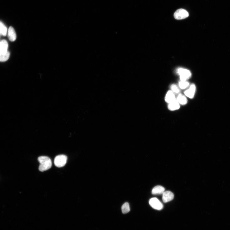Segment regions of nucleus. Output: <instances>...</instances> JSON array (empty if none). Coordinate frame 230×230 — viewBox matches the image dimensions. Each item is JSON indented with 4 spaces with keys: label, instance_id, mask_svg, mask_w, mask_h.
Returning <instances> with one entry per match:
<instances>
[{
    "label": "nucleus",
    "instance_id": "obj_2",
    "mask_svg": "<svg viewBox=\"0 0 230 230\" xmlns=\"http://www.w3.org/2000/svg\"><path fill=\"white\" fill-rule=\"evenodd\" d=\"M67 157L64 155H59L56 157L54 160L55 166L58 168L64 166L66 164Z\"/></svg>",
    "mask_w": 230,
    "mask_h": 230
},
{
    "label": "nucleus",
    "instance_id": "obj_17",
    "mask_svg": "<svg viewBox=\"0 0 230 230\" xmlns=\"http://www.w3.org/2000/svg\"><path fill=\"white\" fill-rule=\"evenodd\" d=\"M179 87L182 89H185L189 86V83L187 81H180L179 83Z\"/></svg>",
    "mask_w": 230,
    "mask_h": 230
},
{
    "label": "nucleus",
    "instance_id": "obj_13",
    "mask_svg": "<svg viewBox=\"0 0 230 230\" xmlns=\"http://www.w3.org/2000/svg\"><path fill=\"white\" fill-rule=\"evenodd\" d=\"M176 100L180 104L182 105H186L188 102L186 97L182 94H179L178 95Z\"/></svg>",
    "mask_w": 230,
    "mask_h": 230
},
{
    "label": "nucleus",
    "instance_id": "obj_3",
    "mask_svg": "<svg viewBox=\"0 0 230 230\" xmlns=\"http://www.w3.org/2000/svg\"><path fill=\"white\" fill-rule=\"evenodd\" d=\"M177 72L180 76V81H186L191 76V71L188 70L180 68L178 69Z\"/></svg>",
    "mask_w": 230,
    "mask_h": 230
},
{
    "label": "nucleus",
    "instance_id": "obj_9",
    "mask_svg": "<svg viewBox=\"0 0 230 230\" xmlns=\"http://www.w3.org/2000/svg\"><path fill=\"white\" fill-rule=\"evenodd\" d=\"M8 44L7 41L5 40L0 42V53H6L8 51Z\"/></svg>",
    "mask_w": 230,
    "mask_h": 230
},
{
    "label": "nucleus",
    "instance_id": "obj_14",
    "mask_svg": "<svg viewBox=\"0 0 230 230\" xmlns=\"http://www.w3.org/2000/svg\"><path fill=\"white\" fill-rule=\"evenodd\" d=\"M7 29L5 26L1 22H0V34L5 36L7 34Z\"/></svg>",
    "mask_w": 230,
    "mask_h": 230
},
{
    "label": "nucleus",
    "instance_id": "obj_18",
    "mask_svg": "<svg viewBox=\"0 0 230 230\" xmlns=\"http://www.w3.org/2000/svg\"><path fill=\"white\" fill-rule=\"evenodd\" d=\"M171 91L174 93L177 94L179 93L180 91V90L178 87L176 85L173 84L171 86Z\"/></svg>",
    "mask_w": 230,
    "mask_h": 230
},
{
    "label": "nucleus",
    "instance_id": "obj_6",
    "mask_svg": "<svg viewBox=\"0 0 230 230\" xmlns=\"http://www.w3.org/2000/svg\"><path fill=\"white\" fill-rule=\"evenodd\" d=\"M174 194L170 191H165L162 194V200L166 203L172 201L174 198Z\"/></svg>",
    "mask_w": 230,
    "mask_h": 230
},
{
    "label": "nucleus",
    "instance_id": "obj_5",
    "mask_svg": "<svg viewBox=\"0 0 230 230\" xmlns=\"http://www.w3.org/2000/svg\"><path fill=\"white\" fill-rule=\"evenodd\" d=\"M149 203L152 207L156 210H160L163 207V204L156 198L150 199L149 201Z\"/></svg>",
    "mask_w": 230,
    "mask_h": 230
},
{
    "label": "nucleus",
    "instance_id": "obj_7",
    "mask_svg": "<svg viewBox=\"0 0 230 230\" xmlns=\"http://www.w3.org/2000/svg\"><path fill=\"white\" fill-rule=\"evenodd\" d=\"M196 91L195 85L192 84L190 86V88L185 92V94L186 96L192 99L194 96Z\"/></svg>",
    "mask_w": 230,
    "mask_h": 230
},
{
    "label": "nucleus",
    "instance_id": "obj_4",
    "mask_svg": "<svg viewBox=\"0 0 230 230\" xmlns=\"http://www.w3.org/2000/svg\"><path fill=\"white\" fill-rule=\"evenodd\" d=\"M189 16L188 12L186 10L183 9L177 10L174 14L175 19L178 20L184 19L187 18Z\"/></svg>",
    "mask_w": 230,
    "mask_h": 230
},
{
    "label": "nucleus",
    "instance_id": "obj_12",
    "mask_svg": "<svg viewBox=\"0 0 230 230\" xmlns=\"http://www.w3.org/2000/svg\"><path fill=\"white\" fill-rule=\"evenodd\" d=\"M168 107L170 110L174 111L179 109L180 108V105L176 99L172 102L169 103Z\"/></svg>",
    "mask_w": 230,
    "mask_h": 230
},
{
    "label": "nucleus",
    "instance_id": "obj_1",
    "mask_svg": "<svg viewBox=\"0 0 230 230\" xmlns=\"http://www.w3.org/2000/svg\"><path fill=\"white\" fill-rule=\"evenodd\" d=\"M40 163L39 170L41 172H44L50 169L52 166V162L51 159L49 157L42 156L38 158Z\"/></svg>",
    "mask_w": 230,
    "mask_h": 230
},
{
    "label": "nucleus",
    "instance_id": "obj_11",
    "mask_svg": "<svg viewBox=\"0 0 230 230\" xmlns=\"http://www.w3.org/2000/svg\"><path fill=\"white\" fill-rule=\"evenodd\" d=\"M165 189L161 186H155L152 190V193L154 195L163 194L165 192Z\"/></svg>",
    "mask_w": 230,
    "mask_h": 230
},
{
    "label": "nucleus",
    "instance_id": "obj_16",
    "mask_svg": "<svg viewBox=\"0 0 230 230\" xmlns=\"http://www.w3.org/2000/svg\"><path fill=\"white\" fill-rule=\"evenodd\" d=\"M122 210L123 214H126L130 211V206L128 203H125L123 205L122 207Z\"/></svg>",
    "mask_w": 230,
    "mask_h": 230
},
{
    "label": "nucleus",
    "instance_id": "obj_10",
    "mask_svg": "<svg viewBox=\"0 0 230 230\" xmlns=\"http://www.w3.org/2000/svg\"><path fill=\"white\" fill-rule=\"evenodd\" d=\"M8 37L11 41H14L16 39V35L15 31L13 28L11 26L9 27L8 30Z\"/></svg>",
    "mask_w": 230,
    "mask_h": 230
},
{
    "label": "nucleus",
    "instance_id": "obj_15",
    "mask_svg": "<svg viewBox=\"0 0 230 230\" xmlns=\"http://www.w3.org/2000/svg\"><path fill=\"white\" fill-rule=\"evenodd\" d=\"M10 55V54L8 52L5 54L0 53V61L4 62L7 61L9 59Z\"/></svg>",
    "mask_w": 230,
    "mask_h": 230
},
{
    "label": "nucleus",
    "instance_id": "obj_8",
    "mask_svg": "<svg viewBox=\"0 0 230 230\" xmlns=\"http://www.w3.org/2000/svg\"><path fill=\"white\" fill-rule=\"evenodd\" d=\"M176 100L174 93L171 91H169L167 92L165 97L166 102L169 104Z\"/></svg>",
    "mask_w": 230,
    "mask_h": 230
}]
</instances>
